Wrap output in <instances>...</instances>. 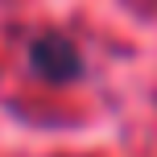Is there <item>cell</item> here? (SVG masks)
Masks as SVG:
<instances>
[{
  "label": "cell",
  "mask_w": 157,
  "mask_h": 157,
  "mask_svg": "<svg viewBox=\"0 0 157 157\" xmlns=\"http://www.w3.org/2000/svg\"><path fill=\"white\" fill-rule=\"evenodd\" d=\"M29 66L37 71L41 78H50V83H75L78 75H83V58H78L75 41L58 37V33H46V37H37L29 46Z\"/></svg>",
  "instance_id": "cell-1"
}]
</instances>
